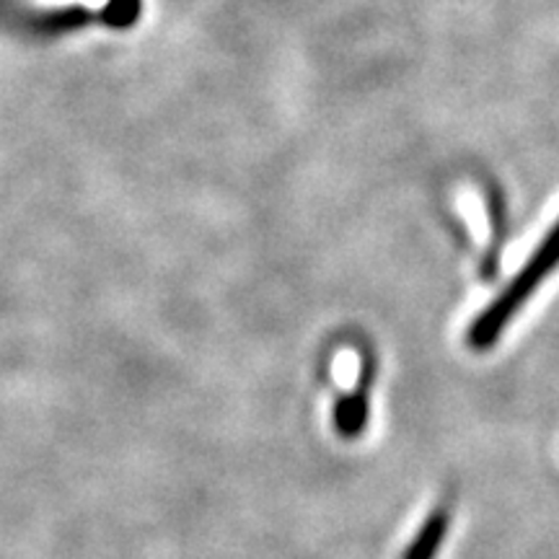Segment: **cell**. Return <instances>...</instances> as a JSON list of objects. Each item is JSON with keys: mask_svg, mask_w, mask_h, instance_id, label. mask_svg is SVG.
I'll use <instances>...</instances> for the list:
<instances>
[{"mask_svg": "<svg viewBox=\"0 0 559 559\" xmlns=\"http://www.w3.org/2000/svg\"><path fill=\"white\" fill-rule=\"evenodd\" d=\"M559 264V223L549 230L547 239L542 241V247L531 254V260L523 264V270L510 280V285L500 293L477 319L472 321L469 332H466V345L477 353H485L502 337L506 326L513 321L526 300L534 296V290L539 288L544 280L549 277V272Z\"/></svg>", "mask_w": 559, "mask_h": 559, "instance_id": "obj_1", "label": "cell"}, {"mask_svg": "<svg viewBox=\"0 0 559 559\" xmlns=\"http://www.w3.org/2000/svg\"><path fill=\"white\" fill-rule=\"evenodd\" d=\"M138 13H140V0H111L109 9L104 11V16H107L109 24L128 26L138 19Z\"/></svg>", "mask_w": 559, "mask_h": 559, "instance_id": "obj_4", "label": "cell"}, {"mask_svg": "<svg viewBox=\"0 0 559 559\" xmlns=\"http://www.w3.org/2000/svg\"><path fill=\"white\" fill-rule=\"evenodd\" d=\"M370 415V396H368V376H362L360 386L342 396L334 404V428L342 438H360L366 430Z\"/></svg>", "mask_w": 559, "mask_h": 559, "instance_id": "obj_2", "label": "cell"}, {"mask_svg": "<svg viewBox=\"0 0 559 559\" xmlns=\"http://www.w3.org/2000/svg\"><path fill=\"white\" fill-rule=\"evenodd\" d=\"M445 534H449V510H432L423 526H419L417 536L412 539L409 547L404 549L402 559H436L445 542Z\"/></svg>", "mask_w": 559, "mask_h": 559, "instance_id": "obj_3", "label": "cell"}]
</instances>
